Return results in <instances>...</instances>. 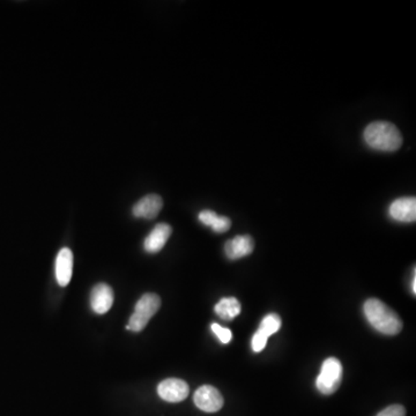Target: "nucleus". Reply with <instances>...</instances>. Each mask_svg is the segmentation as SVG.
I'll return each mask as SVG.
<instances>
[{
    "mask_svg": "<svg viewBox=\"0 0 416 416\" xmlns=\"http://www.w3.org/2000/svg\"><path fill=\"white\" fill-rule=\"evenodd\" d=\"M365 316L370 325L385 335H395L402 330V320L384 302L370 298L365 303Z\"/></svg>",
    "mask_w": 416,
    "mask_h": 416,
    "instance_id": "1",
    "label": "nucleus"
},
{
    "mask_svg": "<svg viewBox=\"0 0 416 416\" xmlns=\"http://www.w3.org/2000/svg\"><path fill=\"white\" fill-rule=\"evenodd\" d=\"M363 138L367 146L380 152H395L402 143L400 131L389 122H374L367 125Z\"/></svg>",
    "mask_w": 416,
    "mask_h": 416,
    "instance_id": "2",
    "label": "nucleus"
},
{
    "mask_svg": "<svg viewBox=\"0 0 416 416\" xmlns=\"http://www.w3.org/2000/svg\"><path fill=\"white\" fill-rule=\"evenodd\" d=\"M161 307V298L153 293H147L140 298L134 308V313L130 317L126 330L132 332L143 331L149 320Z\"/></svg>",
    "mask_w": 416,
    "mask_h": 416,
    "instance_id": "3",
    "label": "nucleus"
},
{
    "mask_svg": "<svg viewBox=\"0 0 416 416\" xmlns=\"http://www.w3.org/2000/svg\"><path fill=\"white\" fill-rule=\"evenodd\" d=\"M341 380H343L341 362L335 357H328L323 363L320 374L317 377V389L323 395H332L340 387Z\"/></svg>",
    "mask_w": 416,
    "mask_h": 416,
    "instance_id": "4",
    "label": "nucleus"
},
{
    "mask_svg": "<svg viewBox=\"0 0 416 416\" xmlns=\"http://www.w3.org/2000/svg\"><path fill=\"white\" fill-rule=\"evenodd\" d=\"M193 400H195L196 406L206 413L219 412L225 402L219 390L210 385H203L199 387L196 391Z\"/></svg>",
    "mask_w": 416,
    "mask_h": 416,
    "instance_id": "5",
    "label": "nucleus"
},
{
    "mask_svg": "<svg viewBox=\"0 0 416 416\" xmlns=\"http://www.w3.org/2000/svg\"><path fill=\"white\" fill-rule=\"evenodd\" d=\"M188 384L178 378H168L158 384V393L163 400L168 402H181L188 398Z\"/></svg>",
    "mask_w": 416,
    "mask_h": 416,
    "instance_id": "6",
    "label": "nucleus"
},
{
    "mask_svg": "<svg viewBox=\"0 0 416 416\" xmlns=\"http://www.w3.org/2000/svg\"><path fill=\"white\" fill-rule=\"evenodd\" d=\"M113 304V292L106 283H98L91 293V307L95 313L103 315L111 309Z\"/></svg>",
    "mask_w": 416,
    "mask_h": 416,
    "instance_id": "7",
    "label": "nucleus"
},
{
    "mask_svg": "<svg viewBox=\"0 0 416 416\" xmlns=\"http://www.w3.org/2000/svg\"><path fill=\"white\" fill-rule=\"evenodd\" d=\"M392 219L399 222H414L416 220V201L414 197L399 198L389 208Z\"/></svg>",
    "mask_w": 416,
    "mask_h": 416,
    "instance_id": "8",
    "label": "nucleus"
},
{
    "mask_svg": "<svg viewBox=\"0 0 416 416\" xmlns=\"http://www.w3.org/2000/svg\"><path fill=\"white\" fill-rule=\"evenodd\" d=\"M73 273V253L69 248H63L56 258V279L59 286L66 287Z\"/></svg>",
    "mask_w": 416,
    "mask_h": 416,
    "instance_id": "9",
    "label": "nucleus"
},
{
    "mask_svg": "<svg viewBox=\"0 0 416 416\" xmlns=\"http://www.w3.org/2000/svg\"><path fill=\"white\" fill-rule=\"evenodd\" d=\"M163 207V201L158 195H148L141 198L137 204L134 205L133 215L140 219H156L158 213L161 212Z\"/></svg>",
    "mask_w": 416,
    "mask_h": 416,
    "instance_id": "10",
    "label": "nucleus"
},
{
    "mask_svg": "<svg viewBox=\"0 0 416 416\" xmlns=\"http://www.w3.org/2000/svg\"><path fill=\"white\" fill-rule=\"evenodd\" d=\"M255 249V240L249 235L245 236H236L233 240H228L225 245V253L231 260L243 258L246 255H251Z\"/></svg>",
    "mask_w": 416,
    "mask_h": 416,
    "instance_id": "11",
    "label": "nucleus"
},
{
    "mask_svg": "<svg viewBox=\"0 0 416 416\" xmlns=\"http://www.w3.org/2000/svg\"><path fill=\"white\" fill-rule=\"evenodd\" d=\"M173 229L167 223H158L156 228L151 231V234L146 237L143 249L148 253H158L163 249V246L167 243L171 237Z\"/></svg>",
    "mask_w": 416,
    "mask_h": 416,
    "instance_id": "12",
    "label": "nucleus"
},
{
    "mask_svg": "<svg viewBox=\"0 0 416 416\" xmlns=\"http://www.w3.org/2000/svg\"><path fill=\"white\" fill-rule=\"evenodd\" d=\"M240 303L234 298H222L215 305L216 315L223 320H233L240 315Z\"/></svg>",
    "mask_w": 416,
    "mask_h": 416,
    "instance_id": "13",
    "label": "nucleus"
},
{
    "mask_svg": "<svg viewBox=\"0 0 416 416\" xmlns=\"http://www.w3.org/2000/svg\"><path fill=\"white\" fill-rule=\"evenodd\" d=\"M281 328V318L277 313H270L261 320L258 332L264 337L270 338V335L277 333Z\"/></svg>",
    "mask_w": 416,
    "mask_h": 416,
    "instance_id": "14",
    "label": "nucleus"
},
{
    "mask_svg": "<svg viewBox=\"0 0 416 416\" xmlns=\"http://www.w3.org/2000/svg\"><path fill=\"white\" fill-rule=\"evenodd\" d=\"M212 331L222 343H229L233 339V333L229 328H222L219 324H212Z\"/></svg>",
    "mask_w": 416,
    "mask_h": 416,
    "instance_id": "15",
    "label": "nucleus"
},
{
    "mask_svg": "<svg viewBox=\"0 0 416 416\" xmlns=\"http://www.w3.org/2000/svg\"><path fill=\"white\" fill-rule=\"evenodd\" d=\"M231 227V221L229 218L227 216H218V219L216 221L214 222V225L210 227L213 230L215 231V233H219V234H222V233H225V231H228Z\"/></svg>",
    "mask_w": 416,
    "mask_h": 416,
    "instance_id": "16",
    "label": "nucleus"
},
{
    "mask_svg": "<svg viewBox=\"0 0 416 416\" xmlns=\"http://www.w3.org/2000/svg\"><path fill=\"white\" fill-rule=\"evenodd\" d=\"M218 214L213 210H205L203 212L199 213V216L198 219L203 223V225H208V227H212L214 225V222L218 219Z\"/></svg>",
    "mask_w": 416,
    "mask_h": 416,
    "instance_id": "17",
    "label": "nucleus"
},
{
    "mask_svg": "<svg viewBox=\"0 0 416 416\" xmlns=\"http://www.w3.org/2000/svg\"><path fill=\"white\" fill-rule=\"evenodd\" d=\"M377 416H406V410L401 405H392L382 410Z\"/></svg>",
    "mask_w": 416,
    "mask_h": 416,
    "instance_id": "18",
    "label": "nucleus"
},
{
    "mask_svg": "<svg viewBox=\"0 0 416 416\" xmlns=\"http://www.w3.org/2000/svg\"><path fill=\"white\" fill-rule=\"evenodd\" d=\"M268 338L264 337V335L259 333L258 331L255 332V335L253 338V352H260L261 350H264L265 347H266V343H268Z\"/></svg>",
    "mask_w": 416,
    "mask_h": 416,
    "instance_id": "19",
    "label": "nucleus"
},
{
    "mask_svg": "<svg viewBox=\"0 0 416 416\" xmlns=\"http://www.w3.org/2000/svg\"><path fill=\"white\" fill-rule=\"evenodd\" d=\"M412 287H413V294L415 295L416 294V275H415V274H414L413 285H412Z\"/></svg>",
    "mask_w": 416,
    "mask_h": 416,
    "instance_id": "20",
    "label": "nucleus"
}]
</instances>
